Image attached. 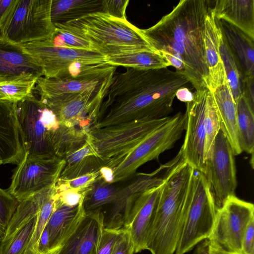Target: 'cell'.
Segmentation results:
<instances>
[{
  "label": "cell",
  "instance_id": "obj_1",
  "mask_svg": "<svg viewBox=\"0 0 254 254\" xmlns=\"http://www.w3.org/2000/svg\"><path fill=\"white\" fill-rule=\"evenodd\" d=\"M190 82L167 67L148 70L127 68L114 74L96 123L100 128L141 119L168 117L178 89Z\"/></svg>",
  "mask_w": 254,
  "mask_h": 254
},
{
  "label": "cell",
  "instance_id": "obj_2",
  "mask_svg": "<svg viewBox=\"0 0 254 254\" xmlns=\"http://www.w3.org/2000/svg\"><path fill=\"white\" fill-rule=\"evenodd\" d=\"M209 0H181L153 26L140 32L153 51L184 75L195 91L206 87L204 20Z\"/></svg>",
  "mask_w": 254,
  "mask_h": 254
},
{
  "label": "cell",
  "instance_id": "obj_3",
  "mask_svg": "<svg viewBox=\"0 0 254 254\" xmlns=\"http://www.w3.org/2000/svg\"><path fill=\"white\" fill-rule=\"evenodd\" d=\"M194 171L179 151L164 173L155 221L146 249L151 254H174Z\"/></svg>",
  "mask_w": 254,
  "mask_h": 254
},
{
  "label": "cell",
  "instance_id": "obj_4",
  "mask_svg": "<svg viewBox=\"0 0 254 254\" xmlns=\"http://www.w3.org/2000/svg\"><path fill=\"white\" fill-rule=\"evenodd\" d=\"M54 26L87 41L93 51L106 57L137 51H153L140 29L127 20L115 18L103 12Z\"/></svg>",
  "mask_w": 254,
  "mask_h": 254
},
{
  "label": "cell",
  "instance_id": "obj_5",
  "mask_svg": "<svg viewBox=\"0 0 254 254\" xmlns=\"http://www.w3.org/2000/svg\"><path fill=\"white\" fill-rule=\"evenodd\" d=\"M217 211L206 178L202 173L194 170L175 254H185L208 239Z\"/></svg>",
  "mask_w": 254,
  "mask_h": 254
},
{
  "label": "cell",
  "instance_id": "obj_6",
  "mask_svg": "<svg viewBox=\"0 0 254 254\" xmlns=\"http://www.w3.org/2000/svg\"><path fill=\"white\" fill-rule=\"evenodd\" d=\"M20 45L41 67L46 78H75L110 66L106 57L94 51L56 47L45 40Z\"/></svg>",
  "mask_w": 254,
  "mask_h": 254
},
{
  "label": "cell",
  "instance_id": "obj_7",
  "mask_svg": "<svg viewBox=\"0 0 254 254\" xmlns=\"http://www.w3.org/2000/svg\"><path fill=\"white\" fill-rule=\"evenodd\" d=\"M186 125L185 113L178 112L123 156L109 160L105 165L113 168L114 183L127 179L140 166L173 147L181 137Z\"/></svg>",
  "mask_w": 254,
  "mask_h": 254
},
{
  "label": "cell",
  "instance_id": "obj_8",
  "mask_svg": "<svg viewBox=\"0 0 254 254\" xmlns=\"http://www.w3.org/2000/svg\"><path fill=\"white\" fill-rule=\"evenodd\" d=\"M52 0H17L0 39L18 45L49 39L56 29L51 19Z\"/></svg>",
  "mask_w": 254,
  "mask_h": 254
},
{
  "label": "cell",
  "instance_id": "obj_9",
  "mask_svg": "<svg viewBox=\"0 0 254 254\" xmlns=\"http://www.w3.org/2000/svg\"><path fill=\"white\" fill-rule=\"evenodd\" d=\"M170 117L134 120L100 128H91L89 134L100 159L105 165L109 160L123 156L147 135L165 123Z\"/></svg>",
  "mask_w": 254,
  "mask_h": 254
},
{
  "label": "cell",
  "instance_id": "obj_10",
  "mask_svg": "<svg viewBox=\"0 0 254 254\" xmlns=\"http://www.w3.org/2000/svg\"><path fill=\"white\" fill-rule=\"evenodd\" d=\"M112 80L97 89L41 101L56 114L60 125L89 131L97 120Z\"/></svg>",
  "mask_w": 254,
  "mask_h": 254
},
{
  "label": "cell",
  "instance_id": "obj_11",
  "mask_svg": "<svg viewBox=\"0 0 254 254\" xmlns=\"http://www.w3.org/2000/svg\"><path fill=\"white\" fill-rule=\"evenodd\" d=\"M254 219L253 203L235 195L230 196L217 211L208 240L226 251L244 254V236L249 224Z\"/></svg>",
  "mask_w": 254,
  "mask_h": 254
},
{
  "label": "cell",
  "instance_id": "obj_12",
  "mask_svg": "<svg viewBox=\"0 0 254 254\" xmlns=\"http://www.w3.org/2000/svg\"><path fill=\"white\" fill-rule=\"evenodd\" d=\"M43 105L33 92L16 104L24 155L31 160L57 157L52 146V133L47 130L41 119Z\"/></svg>",
  "mask_w": 254,
  "mask_h": 254
},
{
  "label": "cell",
  "instance_id": "obj_13",
  "mask_svg": "<svg viewBox=\"0 0 254 254\" xmlns=\"http://www.w3.org/2000/svg\"><path fill=\"white\" fill-rule=\"evenodd\" d=\"M203 174L206 178L218 210L227 199L235 195L237 186L235 155L220 128L209 157L204 162Z\"/></svg>",
  "mask_w": 254,
  "mask_h": 254
},
{
  "label": "cell",
  "instance_id": "obj_14",
  "mask_svg": "<svg viewBox=\"0 0 254 254\" xmlns=\"http://www.w3.org/2000/svg\"><path fill=\"white\" fill-rule=\"evenodd\" d=\"M64 159L31 160L24 155L14 170L7 191L18 202L57 182Z\"/></svg>",
  "mask_w": 254,
  "mask_h": 254
},
{
  "label": "cell",
  "instance_id": "obj_15",
  "mask_svg": "<svg viewBox=\"0 0 254 254\" xmlns=\"http://www.w3.org/2000/svg\"><path fill=\"white\" fill-rule=\"evenodd\" d=\"M208 88L193 93L191 101L186 103V125L184 143L180 150L183 159L195 171L204 172V111Z\"/></svg>",
  "mask_w": 254,
  "mask_h": 254
},
{
  "label": "cell",
  "instance_id": "obj_16",
  "mask_svg": "<svg viewBox=\"0 0 254 254\" xmlns=\"http://www.w3.org/2000/svg\"><path fill=\"white\" fill-rule=\"evenodd\" d=\"M162 184L137 193L133 200L125 229L132 239L134 253L146 249L155 221Z\"/></svg>",
  "mask_w": 254,
  "mask_h": 254
},
{
  "label": "cell",
  "instance_id": "obj_17",
  "mask_svg": "<svg viewBox=\"0 0 254 254\" xmlns=\"http://www.w3.org/2000/svg\"><path fill=\"white\" fill-rule=\"evenodd\" d=\"M172 164V160L161 165L150 173H140L136 180L124 188L119 190L112 204L109 214L104 218V228L109 229L125 228L133 200V195L147 189L161 185L163 181L162 172Z\"/></svg>",
  "mask_w": 254,
  "mask_h": 254
},
{
  "label": "cell",
  "instance_id": "obj_18",
  "mask_svg": "<svg viewBox=\"0 0 254 254\" xmlns=\"http://www.w3.org/2000/svg\"><path fill=\"white\" fill-rule=\"evenodd\" d=\"M116 66L108 68L77 77H39L34 90L40 95V100L72 94L81 93L99 88L111 81Z\"/></svg>",
  "mask_w": 254,
  "mask_h": 254
},
{
  "label": "cell",
  "instance_id": "obj_19",
  "mask_svg": "<svg viewBox=\"0 0 254 254\" xmlns=\"http://www.w3.org/2000/svg\"><path fill=\"white\" fill-rule=\"evenodd\" d=\"M41 67L20 45L0 39V82L37 80Z\"/></svg>",
  "mask_w": 254,
  "mask_h": 254
},
{
  "label": "cell",
  "instance_id": "obj_20",
  "mask_svg": "<svg viewBox=\"0 0 254 254\" xmlns=\"http://www.w3.org/2000/svg\"><path fill=\"white\" fill-rule=\"evenodd\" d=\"M24 154L16 104L0 99V162L17 165Z\"/></svg>",
  "mask_w": 254,
  "mask_h": 254
},
{
  "label": "cell",
  "instance_id": "obj_21",
  "mask_svg": "<svg viewBox=\"0 0 254 254\" xmlns=\"http://www.w3.org/2000/svg\"><path fill=\"white\" fill-rule=\"evenodd\" d=\"M103 221L101 209L85 213L75 230L52 254H95Z\"/></svg>",
  "mask_w": 254,
  "mask_h": 254
},
{
  "label": "cell",
  "instance_id": "obj_22",
  "mask_svg": "<svg viewBox=\"0 0 254 254\" xmlns=\"http://www.w3.org/2000/svg\"><path fill=\"white\" fill-rule=\"evenodd\" d=\"M84 199L77 205L69 206L61 202L56 194L54 209L46 225L49 236L48 254L56 251L80 223L85 215Z\"/></svg>",
  "mask_w": 254,
  "mask_h": 254
},
{
  "label": "cell",
  "instance_id": "obj_23",
  "mask_svg": "<svg viewBox=\"0 0 254 254\" xmlns=\"http://www.w3.org/2000/svg\"><path fill=\"white\" fill-rule=\"evenodd\" d=\"M220 32L212 7L204 20V45L208 69L206 87L212 93L227 81L219 51Z\"/></svg>",
  "mask_w": 254,
  "mask_h": 254
},
{
  "label": "cell",
  "instance_id": "obj_24",
  "mask_svg": "<svg viewBox=\"0 0 254 254\" xmlns=\"http://www.w3.org/2000/svg\"><path fill=\"white\" fill-rule=\"evenodd\" d=\"M212 10L223 20L254 39V0H218Z\"/></svg>",
  "mask_w": 254,
  "mask_h": 254
},
{
  "label": "cell",
  "instance_id": "obj_25",
  "mask_svg": "<svg viewBox=\"0 0 254 254\" xmlns=\"http://www.w3.org/2000/svg\"><path fill=\"white\" fill-rule=\"evenodd\" d=\"M212 93L220 122L221 129L229 142L235 156L239 155L243 151L239 140L236 104L227 81L218 86Z\"/></svg>",
  "mask_w": 254,
  "mask_h": 254
},
{
  "label": "cell",
  "instance_id": "obj_26",
  "mask_svg": "<svg viewBox=\"0 0 254 254\" xmlns=\"http://www.w3.org/2000/svg\"><path fill=\"white\" fill-rule=\"evenodd\" d=\"M216 20L244 77H254V39L225 21Z\"/></svg>",
  "mask_w": 254,
  "mask_h": 254
},
{
  "label": "cell",
  "instance_id": "obj_27",
  "mask_svg": "<svg viewBox=\"0 0 254 254\" xmlns=\"http://www.w3.org/2000/svg\"><path fill=\"white\" fill-rule=\"evenodd\" d=\"M65 164L60 179L68 180L99 171L105 163L100 159L88 132L83 145L69 153L64 159Z\"/></svg>",
  "mask_w": 254,
  "mask_h": 254
},
{
  "label": "cell",
  "instance_id": "obj_28",
  "mask_svg": "<svg viewBox=\"0 0 254 254\" xmlns=\"http://www.w3.org/2000/svg\"><path fill=\"white\" fill-rule=\"evenodd\" d=\"M105 0H52L51 19L54 25L96 12L105 13Z\"/></svg>",
  "mask_w": 254,
  "mask_h": 254
},
{
  "label": "cell",
  "instance_id": "obj_29",
  "mask_svg": "<svg viewBox=\"0 0 254 254\" xmlns=\"http://www.w3.org/2000/svg\"><path fill=\"white\" fill-rule=\"evenodd\" d=\"M57 183L18 203L2 239L8 237L30 219L39 214L45 201L57 192Z\"/></svg>",
  "mask_w": 254,
  "mask_h": 254
},
{
  "label": "cell",
  "instance_id": "obj_30",
  "mask_svg": "<svg viewBox=\"0 0 254 254\" xmlns=\"http://www.w3.org/2000/svg\"><path fill=\"white\" fill-rule=\"evenodd\" d=\"M106 62L114 66H122L139 70L160 69L169 66L159 54L151 50H142L106 57Z\"/></svg>",
  "mask_w": 254,
  "mask_h": 254
},
{
  "label": "cell",
  "instance_id": "obj_31",
  "mask_svg": "<svg viewBox=\"0 0 254 254\" xmlns=\"http://www.w3.org/2000/svg\"><path fill=\"white\" fill-rule=\"evenodd\" d=\"M219 51L227 81L233 98L236 104L240 98L243 95L244 75L221 31L219 36Z\"/></svg>",
  "mask_w": 254,
  "mask_h": 254
},
{
  "label": "cell",
  "instance_id": "obj_32",
  "mask_svg": "<svg viewBox=\"0 0 254 254\" xmlns=\"http://www.w3.org/2000/svg\"><path fill=\"white\" fill-rule=\"evenodd\" d=\"M77 127H67L60 125L52 133V143L56 156L61 159L78 149L85 142L88 132Z\"/></svg>",
  "mask_w": 254,
  "mask_h": 254
},
{
  "label": "cell",
  "instance_id": "obj_33",
  "mask_svg": "<svg viewBox=\"0 0 254 254\" xmlns=\"http://www.w3.org/2000/svg\"><path fill=\"white\" fill-rule=\"evenodd\" d=\"M239 140L242 151L254 154V111L242 95L236 104Z\"/></svg>",
  "mask_w": 254,
  "mask_h": 254
},
{
  "label": "cell",
  "instance_id": "obj_34",
  "mask_svg": "<svg viewBox=\"0 0 254 254\" xmlns=\"http://www.w3.org/2000/svg\"><path fill=\"white\" fill-rule=\"evenodd\" d=\"M119 190L113 184L107 183L100 177L85 196L83 206L85 213L101 210L104 205L112 204Z\"/></svg>",
  "mask_w": 254,
  "mask_h": 254
},
{
  "label": "cell",
  "instance_id": "obj_35",
  "mask_svg": "<svg viewBox=\"0 0 254 254\" xmlns=\"http://www.w3.org/2000/svg\"><path fill=\"white\" fill-rule=\"evenodd\" d=\"M38 215L32 217L12 235L0 241V254H24L35 230Z\"/></svg>",
  "mask_w": 254,
  "mask_h": 254
},
{
  "label": "cell",
  "instance_id": "obj_36",
  "mask_svg": "<svg viewBox=\"0 0 254 254\" xmlns=\"http://www.w3.org/2000/svg\"><path fill=\"white\" fill-rule=\"evenodd\" d=\"M204 125L205 139L203 161L204 163L210 155L215 138L221 128L220 122L213 93L208 89L205 106Z\"/></svg>",
  "mask_w": 254,
  "mask_h": 254
},
{
  "label": "cell",
  "instance_id": "obj_37",
  "mask_svg": "<svg viewBox=\"0 0 254 254\" xmlns=\"http://www.w3.org/2000/svg\"><path fill=\"white\" fill-rule=\"evenodd\" d=\"M37 80L0 82V99L17 104L33 92Z\"/></svg>",
  "mask_w": 254,
  "mask_h": 254
},
{
  "label": "cell",
  "instance_id": "obj_38",
  "mask_svg": "<svg viewBox=\"0 0 254 254\" xmlns=\"http://www.w3.org/2000/svg\"><path fill=\"white\" fill-rule=\"evenodd\" d=\"M56 192L51 195L43 204L38 215L35 230L24 254L38 253L40 237L54 209Z\"/></svg>",
  "mask_w": 254,
  "mask_h": 254
},
{
  "label": "cell",
  "instance_id": "obj_39",
  "mask_svg": "<svg viewBox=\"0 0 254 254\" xmlns=\"http://www.w3.org/2000/svg\"><path fill=\"white\" fill-rule=\"evenodd\" d=\"M45 41L56 47L93 51L87 41L67 31L57 28L52 36Z\"/></svg>",
  "mask_w": 254,
  "mask_h": 254
},
{
  "label": "cell",
  "instance_id": "obj_40",
  "mask_svg": "<svg viewBox=\"0 0 254 254\" xmlns=\"http://www.w3.org/2000/svg\"><path fill=\"white\" fill-rule=\"evenodd\" d=\"M18 201L7 190L0 188V241L3 239Z\"/></svg>",
  "mask_w": 254,
  "mask_h": 254
},
{
  "label": "cell",
  "instance_id": "obj_41",
  "mask_svg": "<svg viewBox=\"0 0 254 254\" xmlns=\"http://www.w3.org/2000/svg\"><path fill=\"white\" fill-rule=\"evenodd\" d=\"M100 178L99 171L87 173L75 178L68 180L59 179L56 184L57 191L71 189L84 191L89 190Z\"/></svg>",
  "mask_w": 254,
  "mask_h": 254
},
{
  "label": "cell",
  "instance_id": "obj_42",
  "mask_svg": "<svg viewBox=\"0 0 254 254\" xmlns=\"http://www.w3.org/2000/svg\"><path fill=\"white\" fill-rule=\"evenodd\" d=\"M125 228L109 229L103 228L95 254H111L114 245Z\"/></svg>",
  "mask_w": 254,
  "mask_h": 254
},
{
  "label": "cell",
  "instance_id": "obj_43",
  "mask_svg": "<svg viewBox=\"0 0 254 254\" xmlns=\"http://www.w3.org/2000/svg\"><path fill=\"white\" fill-rule=\"evenodd\" d=\"M89 190L82 191L68 189L59 191H57L56 197L63 204L69 206H74L78 205L84 199Z\"/></svg>",
  "mask_w": 254,
  "mask_h": 254
},
{
  "label": "cell",
  "instance_id": "obj_44",
  "mask_svg": "<svg viewBox=\"0 0 254 254\" xmlns=\"http://www.w3.org/2000/svg\"><path fill=\"white\" fill-rule=\"evenodd\" d=\"M105 13L115 18L127 20L126 10L128 0H105Z\"/></svg>",
  "mask_w": 254,
  "mask_h": 254
},
{
  "label": "cell",
  "instance_id": "obj_45",
  "mask_svg": "<svg viewBox=\"0 0 254 254\" xmlns=\"http://www.w3.org/2000/svg\"><path fill=\"white\" fill-rule=\"evenodd\" d=\"M17 0H0V35L9 23Z\"/></svg>",
  "mask_w": 254,
  "mask_h": 254
},
{
  "label": "cell",
  "instance_id": "obj_46",
  "mask_svg": "<svg viewBox=\"0 0 254 254\" xmlns=\"http://www.w3.org/2000/svg\"><path fill=\"white\" fill-rule=\"evenodd\" d=\"M134 247L128 232L125 229L113 248L111 254H133Z\"/></svg>",
  "mask_w": 254,
  "mask_h": 254
},
{
  "label": "cell",
  "instance_id": "obj_47",
  "mask_svg": "<svg viewBox=\"0 0 254 254\" xmlns=\"http://www.w3.org/2000/svg\"><path fill=\"white\" fill-rule=\"evenodd\" d=\"M254 219L249 224L243 241L244 254H254Z\"/></svg>",
  "mask_w": 254,
  "mask_h": 254
},
{
  "label": "cell",
  "instance_id": "obj_48",
  "mask_svg": "<svg viewBox=\"0 0 254 254\" xmlns=\"http://www.w3.org/2000/svg\"><path fill=\"white\" fill-rule=\"evenodd\" d=\"M243 95L246 98L251 109L254 111V77H244Z\"/></svg>",
  "mask_w": 254,
  "mask_h": 254
},
{
  "label": "cell",
  "instance_id": "obj_49",
  "mask_svg": "<svg viewBox=\"0 0 254 254\" xmlns=\"http://www.w3.org/2000/svg\"><path fill=\"white\" fill-rule=\"evenodd\" d=\"M100 177L109 184L114 183V171L113 168L103 165L99 170Z\"/></svg>",
  "mask_w": 254,
  "mask_h": 254
},
{
  "label": "cell",
  "instance_id": "obj_50",
  "mask_svg": "<svg viewBox=\"0 0 254 254\" xmlns=\"http://www.w3.org/2000/svg\"><path fill=\"white\" fill-rule=\"evenodd\" d=\"M38 252L42 254H48L49 253V236L46 226L39 242Z\"/></svg>",
  "mask_w": 254,
  "mask_h": 254
},
{
  "label": "cell",
  "instance_id": "obj_51",
  "mask_svg": "<svg viewBox=\"0 0 254 254\" xmlns=\"http://www.w3.org/2000/svg\"><path fill=\"white\" fill-rule=\"evenodd\" d=\"M175 96L182 102L188 103L192 100L193 93L186 86L178 89L176 93Z\"/></svg>",
  "mask_w": 254,
  "mask_h": 254
},
{
  "label": "cell",
  "instance_id": "obj_52",
  "mask_svg": "<svg viewBox=\"0 0 254 254\" xmlns=\"http://www.w3.org/2000/svg\"><path fill=\"white\" fill-rule=\"evenodd\" d=\"M191 254H209V241L206 239L200 242Z\"/></svg>",
  "mask_w": 254,
  "mask_h": 254
},
{
  "label": "cell",
  "instance_id": "obj_53",
  "mask_svg": "<svg viewBox=\"0 0 254 254\" xmlns=\"http://www.w3.org/2000/svg\"><path fill=\"white\" fill-rule=\"evenodd\" d=\"M209 241V240H208ZM209 254H239L226 251L216 244L209 241Z\"/></svg>",
  "mask_w": 254,
  "mask_h": 254
},
{
  "label": "cell",
  "instance_id": "obj_54",
  "mask_svg": "<svg viewBox=\"0 0 254 254\" xmlns=\"http://www.w3.org/2000/svg\"><path fill=\"white\" fill-rule=\"evenodd\" d=\"M37 254H41V253L38 252V253Z\"/></svg>",
  "mask_w": 254,
  "mask_h": 254
},
{
  "label": "cell",
  "instance_id": "obj_55",
  "mask_svg": "<svg viewBox=\"0 0 254 254\" xmlns=\"http://www.w3.org/2000/svg\"><path fill=\"white\" fill-rule=\"evenodd\" d=\"M2 164V163L0 162V165Z\"/></svg>",
  "mask_w": 254,
  "mask_h": 254
}]
</instances>
